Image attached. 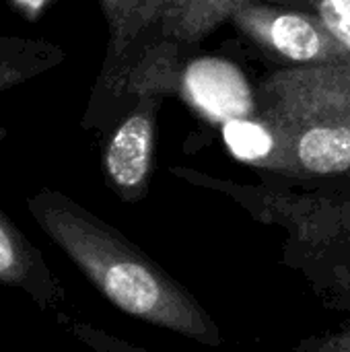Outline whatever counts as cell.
<instances>
[{
  "instance_id": "6da1fadb",
  "label": "cell",
  "mask_w": 350,
  "mask_h": 352,
  "mask_svg": "<svg viewBox=\"0 0 350 352\" xmlns=\"http://www.w3.org/2000/svg\"><path fill=\"white\" fill-rule=\"evenodd\" d=\"M29 206L39 225L116 307L196 342L221 344L219 326L204 307L120 233L52 192L39 194Z\"/></svg>"
},
{
  "instance_id": "7a4b0ae2",
  "label": "cell",
  "mask_w": 350,
  "mask_h": 352,
  "mask_svg": "<svg viewBox=\"0 0 350 352\" xmlns=\"http://www.w3.org/2000/svg\"><path fill=\"white\" fill-rule=\"evenodd\" d=\"M231 23L262 52L287 68L350 62V52L309 10L252 0L239 6Z\"/></svg>"
},
{
  "instance_id": "3957f363",
  "label": "cell",
  "mask_w": 350,
  "mask_h": 352,
  "mask_svg": "<svg viewBox=\"0 0 350 352\" xmlns=\"http://www.w3.org/2000/svg\"><path fill=\"white\" fill-rule=\"evenodd\" d=\"M159 101V93L140 95L134 109L116 126L103 151L105 177L128 202L142 198L149 188Z\"/></svg>"
},
{
  "instance_id": "277c9868",
  "label": "cell",
  "mask_w": 350,
  "mask_h": 352,
  "mask_svg": "<svg viewBox=\"0 0 350 352\" xmlns=\"http://www.w3.org/2000/svg\"><path fill=\"white\" fill-rule=\"evenodd\" d=\"M107 23V56L99 87L120 93L126 78L151 56V39L159 37L157 0H97Z\"/></svg>"
},
{
  "instance_id": "5b68a950",
  "label": "cell",
  "mask_w": 350,
  "mask_h": 352,
  "mask_svg": "<svg viewBox=\"0 0 350 352\" xmlns=\"http://www.w3.org/2000/svg\"><path fill=\"white\" fill-rule=\"evenodd\" d=\"M283 148V167L307 175H349L350 120H270Z\"/></svg>"
},
{
  "instance_id": "8992f818",
  "label": "cell",
  "mask_w": 350,
  "mask_h": 352,
  "mask_svg": "<svg viewBox=\"0 0 350 352\" xmlns=\"http://www.w3.org/2000/svg\"><path fill=\"white\" fill-rule=\"evenodd\" d=\"M159 35L175 43H196L252 0H157Z\"/></svg>"
},
{
  "instance_id": "52a82bcc",
  "label": "cell",
  "mask_w": 350,
  "mask_h": 352,
  "mask_svg": "<svg viewBox=\"0 0 350 352\" xmlns=\"http://www.w3.org/2000/svg\"><path fill=\"white\" fill-rule=\"evenodd\" d=\"M64 58V50L52 41L0 35V93L60 66Z\"/></svg>"
},
{
  "instance_id": "ba28073f",
  "label": "cell",
  "mask_w": 350,
  "mask_h": 352,
  "mask_svg": "<svg viewBox=\"0 0 350 352\" xmlns=\"http://www.w3.org/2000/svg\"><path fill=\"white\" fill-rule=\"evenodd\" d=\"M314 12L350 52V0H291Z\"/></svg>"
},
{
  "instance_id": "9c48e42d",
  "label": "cell",
  "mask_w": 350,
  "mask_h": 352,
  "mask_svg": "<svg viewBox=\"0 0 350 352\" xmlns=\"http://www.w3.org/2000/svg\"><path fill=\"white\" fill-rule=\"evenodd\" d=\"M29 262L25 245L12 233L10 225L0 219V278L6 283H23L27 278Z\"/></svg>"
},
{
  "instance_id": "30bf717a",
  "label": "cell",
  "mask_w": 350,
  "mask_h": 352,
  "mask_svg": "<svg viewBox=\"0 0 350 352\" xmlns=\"http://www.w3.org/2000/svg\"><path fill=\"white\" fill-rule=\"evenodd\" d=\"M8 6L25 21L29 23H35L43 16V12L47 10V6L54 2V0H6Z\"/></svg>"
},
{
  "instance_id": "8fae6325",
  "label": "cell",
  "mask_w": 350,
  "mask_h": 352,
  "mask_svg": "<svg viewBox=\"0 0 350 352\" xmlns=\"http://www.w3.org/2000/svg\"><path fill=\"white\" fill-rule=\"evenodd\" d=\"M318 352H350V334L342 336H334L330 340H326Z\"/></svg>"
}]
</instances>
